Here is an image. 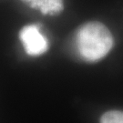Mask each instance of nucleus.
I'll return each mask as SVG.
<instances>
[{
  "label": "nucleus",
  "instance_id": "3",
  "mask_svg": "<svg viewBox=\"0 0 123 123\" xmlns=\"http://www.w3.org/2000/svg\"><path fill=\"white\" fill-rule=\"evenodd\" d=\"M30 7L39 10L44 15L55 16L64 9L63 0H21Z\"/></svg>",
  "mask_w": 123,
  "mask_h": 123
},
{
  "label": "nucleus",
  "instance_id": "4",
  "mask_svg": "<svg viewBox=\"0 0 123 123\" xmlns=\"http://www.w3.org/2000/svg\"><path fill=\"white\" fill-rule=\"evenodd\" d=\"M100 123H123V111L110 110L102 115Z\"/></svg>",
  "mask_w": 123,
  "mask_h": 123
},
{
  "label": "nucleus",
  "instance_id": "2",
  "mask_svg": "<svg viewBox=\"0 0 123 123\" xmlns=\"http://www.w3.org/2000/svg\"><path fill=\"white\" fill-rule=\"evenodd\" d=\"M39 28L37 25H28L19 32V38L26 53L29 56L42 55L49 49V42Z\"/></svg>",
  "mask_w": 123,
  "mask_h": 123
},
{
  "label": "nucleus",
  "instance_id": "1",
  "mask_svg": "<svg viewBox=\"0 0 123 123\" xmlns=\"http://www.w3.org/2000/svg\"><path fill=\"white\" fill-rule=\"evenodd\" d=\"M113 42L109 28L97 21L82 25L75 35L77 52L82 59L88 62L102 59L112 49Z\"/></svg>",
  "mask_w": 123,
  "mask_h": 123
}]
</instances>
